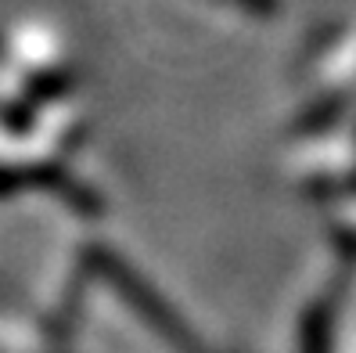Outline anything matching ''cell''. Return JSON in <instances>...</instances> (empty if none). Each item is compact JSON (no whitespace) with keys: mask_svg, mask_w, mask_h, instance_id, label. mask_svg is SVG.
<instances>
[{"mask_svg":"<svg viewBox=\"0 0 356 353\" xmlns=\"http://www.w3.org/2000/svg\"><path fill=\"white\" fill-rule=\"evenodd\" d=\"M22 191H51L76 205L79 213H97L101 202L87 184L72 180L58 166H0V195H22Z\"/></svg>","mask_w":356,"mask_h":353,"instance_id":"obj_1","label":"cell"},{"mask_svg":"<svg viewBox=\"0 0 356 353\" xmlns=\"http://www.w3.org/2000/svg\"><path fill=\"white\" fill-rule=\"evenodd\" d=\"M238 4H245V8H263V0H238Z\"/></svg>","mask_w":356,"mask_h":353,"instance_id":"obj_2","label":"cell"}]
</instances>
